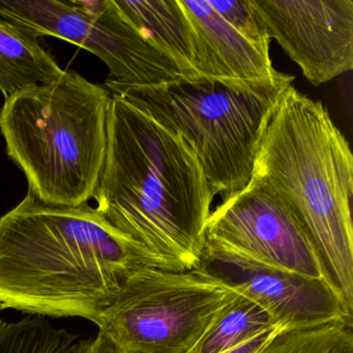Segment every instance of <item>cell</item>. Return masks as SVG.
<instances>
[{"instance_id": "obj_1", "label": "cell", "mask_w": 353, "mask_h": 353, "mask_svg": "<svg viewBox=\"0 0 353 353\" xmlns=\"http://www.w3.org/2000/svg\"><path fill=\"white\" fill-rule=\"evenodd\" d=\"M97 210L160 270L201 263L214 194L189 142L163 117L111 94Z\"/></svg>"}, {"instance_id": "obj_2", "label": "cell", "mask_w": 353, "mask_h": 353, "mask_svg": "<svg viewBox=\"0 0 353 353\" xmlns=\"http://www.w3.org/2000/svg\"><path fill=\"white\" fill-rule=\"evenodd\" d=\"M152 262L88 203L30 195L0 216V311L98 324L125 281Z\"/></svg>"}, {"instance_id": "obj_3", "label": "cell", "mask_w": 353, "mask_h": 353, "mask_svg": "<svg viewBox=\"0 0 353 353\" xmlns=\"http://www.w3.org/2000/svg\"><path fill=\"white\" fill-rule=\"evenodd\" d=\"M252 177L309 232L353 310V156L321 102L293 85L283 92L262 135Z\"/></svg>"}, {"instance_id": "obj_4", "label": "cell", "mask_w": 353, "mask_h": 353, "mask_svg": "<svg viewBox=\"0 0 353 353\" xmlns=\"http://www.w3.org/2000/svg\"><path fill=\"white\" fill-rule=\"evenodd\" d=\"M110 104L104 86L74 71L5 100L0 132L28 195L50 205L88 203L104 168Z\"/></svg>"}, {"instance_id": "obj_5", "label": "cell", "mask_w": 353, "mask_h": 353, "mask_svg": "<svg viewBox=\"0 0 353 353\" xmlns=\"http://www.w3.org/2000/svg\"><path fill=\"white\" fill-rule=\"evenodd\" d=\"M295 78L239 81L194 76L119 94L132 97L173 125L193 148L214 197L243 191L270 113Z\"/></svg>"}, {"instance_id": "obj_6", "label": "cell", "mask_w": 353, "mask_h": 353, "mask_svg": "<svg viewBox=\"0 0 353 353\" xmlns=\"http://www.w3.org/2000/svg\"><path fill=\"white\" fill-rule=\"evenodd\" d=\"M241 296L202 263L183 272L141 268L97 325L125 353H187Z\"/></svg>"}, {"instance_id": "obj_7", "label": "cell", "mask_w": 353, "mask_h": 353, "mask_svg": "<svg viewBox=\"0 0 353 353\" xmlns=\"http://www.w3.org/2000/svg\"><path fill=\"white\" fill-rule=\"evenodd\" d=\"M0 17L38 38L55 37L98 57L108 67L105 88L111 94L183 76L113 0H0Z\"/></svg>"}, {"instance_id": "obj_8", "label": "cell", "mask_w": 353, "mask_h": 353, "mask_svg": "<svg viewBox=\"0 0 353 353\" xmlns=\"http://www.w3.org/2000/svg\"><path fill=\"white\" fill-rule=\"evenodd\" d=\"M206 241L259 265L334 284L309 232L253 177L243 191L212 212L206 224Z\"/></svg>"}, {"instance_id": "obj_9", "label": "cell", "mask_w": 353, "mask_h": 353, "mask_svg": "<svg viewBox=\"0 0 353 353\" xmlns=\"http://www.w3.org/2000/svg\"><path fill=\"white\" fill-rule=\"evenodd\" d=\"M307 81L319 86L353 68L352 0H252Z\"/></svg>"}, {"instance_id": "obj_10", "label": "cell", "mask_w": 353, "mask_h": 353, "mask_svg": "<svg viewBox=\"0 0 353 353\" xmlns=\"http://www.w3.org/2000/svg\"><path fill=\"white\" fill-rule=\"evenodd\" d=\"M201 263L241 295L261 305L279 326L353 321V310L328 281L265 268L210 241H206Z\"/></svg>"}, {"instance_id": "obj_11", "label": "cell", "mask_w": 353, "mask_h": 353, "mask_svg": "<svg viewBox=\"0 0 353 353\" xmlns=\"http://www.w3.org/2000/svg\"><path fill=\"white\" fill-rule=\"evenodd\" d=\"M191 26L198 75L239 81L283 77L262 53L219 15L208 0H179Z\"/></svg>"}, {"instance_id": "obj_12", "label": "cell", "mask_w": 353, "mask_h": 353, "mask_svg": "<svg viewBox=\"0 0 353 353\" xmlns=\"http://www.w3.org/2000/svg\"><path fill=\"white\" fill-rule=\"evenodd\" d=\"M121 15L172 59L185 77L198 75L191 26L179 0H113Z\"/></svg>"}, {"instance_id": "obj_13", "label": "cell", "mask_w": 353, "mask_h": 353, "mask_svg": "<svg viewBox=\"0 0 353 353\" xmlns=\"http://www.w3.org/2000/svg\"><path fill=\"white\" fill-rule=\"evenodd\" d=\"M39 39L0 17V92L5 100L63 75V70Z\"/></svg>"}, {"instance_id": "obj_14", "label": "cell", "mask_w": 353, "mask_h": 353, "mask_svg": "<svg viewBox=\"0 0 353 353\" xmlns=\"http://www.w3.org/2000/svg\"><path fill=\"white\" fill-rule=\"evenodd\" d=\"M276 326L261 305L241 295L187 353H226Z\"/></svg>"}, {"instance_id": "obj_15", "label": "cell", "mask_w": 353, "mask_h": 353, "mask_svg": "<svg viewBox=\"0 0 353 353\" xmlns=\"http://www.w3.org/2000/svg\"><path fill=\"white\" fill-rule=\"evenodd\" d=\"M254 353H353V321L332 320L297 327L279 326Z\"/></svg>"}, {"instance_id": "obj_16", "label": "cell", "mask_w": 353, "mask_h": 353, "mask_svg": "<svg viewBox=\"0 0 353 353\" xmlns=\"http://www.w3.org/2000/svg\"><path fill=\"white\" fill-rule=\"evenodd\" d=\"M92 343L44 319L0 320V353H90Z\"/></svg>"}, {"instance_id": "obj_17", "label": "cell", "mask_w": 353, "mask_h": 353, "mask_svg": "<svg viewBox=\"0 0 353 353\" xmlns=\"http://www.w3.org/2000/svg\"><path fill=\"white\" fill-rule=\"evenodd\" d=\"M208 3L241 36L270 55V38L252 0H208Z\"/></svg>"}, {"instance_id": "obj_18", "label": "cell", "mask_w": 353, "mask_h": 353, "mask_svg": "<svg viewBox=\"0 0 353 353\" xmlns=\"http://www.w3.org/2000/svg\"><path fill=\"white\" fill-rule=\"evenodd\" d=\"M90 353H125L123 349L113 342L104 332L99 330L98 336L92 339Z\"/></svg>"}, {"instance_id": "obj_19", "label": "cell", "mask_w": 353, "mask_h": 353, "mask_svg": "<svg viewBox=\"0 0 353 353\" xmlns=\"http://www.w3.org/2000/svg\"><path fill=\"white\" fill-rule=\"evenodd\" d=\"M278 327L279 326H276V327L272 328V330L261 332V334L253 336V338L248 340L247 342L243 343V344L239 345V346L231 349L230 351L226 353H254L268 340V338L272 336V332Z\"/></svg>"}]
</instances>
